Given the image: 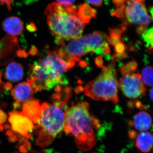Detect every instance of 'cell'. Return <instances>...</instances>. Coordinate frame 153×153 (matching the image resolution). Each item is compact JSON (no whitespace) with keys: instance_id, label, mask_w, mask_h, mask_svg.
Masks as SVG:
<instances>
[{"instance_id":"cell-1","label":"cell","mask_w":153,"mask_h":153,"mask_svg":"<svg viewBox=\"0 0 153 153\" xmlns=\"http://www.w3.org/2000/svg\"><path fill=\"white\" fill-rule=\"evenodd\" d=\"M67 61L60 55L58 49L48 50L45 55L29 66L28 83L33 90H49L55 86L68 84L65 73L69 69Z\"/></svg>"},{"instance_id":"cell-2","label":"cell","mask_w":153,"mask_h":153,"mask_svg":"<svg viewBox=\"0 0 153 153\" xmlns=\"http://www.w3.org/2000/svg\"><path fill=\"white\" fill-rule=\"evenodd\" d=\"M100 126L99 121L90 114L89 104L86 102H79L65 111L63 129L66 133L74 137L80 150H89L95 146L94 129Z\"/></svg>"},{"instance_id":"cell-3","label":"cell","mask_w":153,"mask_h":153,"mask_svg":"<svg viewBox=\"0 0 153 153\" xmlns=\"http://www.w3.org/2000/svg\"><path fill=\"white\" fill-rule=\"evenodd\" d=\"M76 11L73 5L64 6L53 2L47 6L45 10L47 24L58 45L81 36L85 25L77 17Z\"/></svg>"},{"instance_id":"cell-4","label":"cell","mask_w":153,"mask_h":153,"mask_svg":"<svg viewBox=\"0 0 153 153\" xmlns=\"http://www.w3.org/2000/svg\"><path fill=\"white\" fill-rule=\"evenodd\" d=\"M109 37L104 33L95 32L69 40L68 43H63L57 49L70 68L80 60L82 56L89 52L103 56L109 54Z\"/></svg>"},{"instance_id":"cell-5","label":"cell","mask_w":153,"mask_h":153,"mask_svg":"<svg viewBox=\"0 0 153 153\" xmlns=\"http://www.w3.org/2000/svg\"><path fill=\"white\" fill-rule=\"evenodd\" d=\"M52 104L47 102L41 105V111L38 126L40 128L37 143L41 146L50 144L62 131L65 121V111L68 108L67 102L55 100Z\"/></svg>"},{"instance_id":"cell-6","label":"cell","mask_w":153,"mask_h":153,"mask_svg":"<svg viewBox=\"0 0 153 153\" xmlns=\"http://www.w3.org/2000/svg\"><path fill=\"white\" fill-rule=\"evenodd\" d=\"M102 72L83 88L85 95L94 100L118 102V82L114 64L102 66Z\"/></svg>"},{"instance_id":"cell-7","label":"cell","mask_w":153,"mask_h":153,"mask_svg":"<svg viewBox=\"0 0 153 153\" xmlns=\"http://www.w3.org/2000/svg\"><path fill=\"white\" fill-rule=\"evenodd\" d=\"M145 0H125L119 6L114 14L117 16H123L129 23L136 25H146L152 22L144 4Z\"/></svg>"},{"instance_id":"cell-8","label":"cell","mask_w":153,"mask_h":153,"mask_svg":"<svg viewBox=\"0 0 153 153\" xmlns=\"http://www.w3.org/2000/svg\"><path fill=\"white\" fill-rule=\"evenodd\" d=\"M123 76L119 80L118 85L126 97L136 99L145 95L146 88L140 74L132 72Z\"/></svg>"},{"instance_id":"cell-9","label":"cell","mask_w":153,"mask_h":153,"mask_svg":"<svg viewBox=\"0 0 153 153\" xmlns=\"http://www.w3.org/2000/svg\"><path fill=\"white\" fill-rule=\"evenodd\" d=\"M9 121L13 131L23 136L30 137L29 133L34 128L32 120L22 112L16 111L9 113Z\"/></svg>"},{"instance_id":"cell-10","label":"cell","mask_w":153,"mask_h":153,"mask_svg":"<svg viewBox=\"0 0 153 153\" xmlns=\"http://www.w3.org/2000/svg\"><path fill=\"white\" fill-rule=\"evenodd\" d=\"M34 90L27 82L19 83L11 91L14 99L19 102H27L32 100L34 97Z\"/></svg>"},{"instance_id":"cell-11","label":"cell","mask_w":153,"mask_h":153,"mask_svg":"<svg viewBox=\"0 0 153 153\" xmlns=\"http://www.w3.org/2000/svg\"><path fill=\"white\" fill-rule=\"evenodd\" d=\"M22 113L28 117L35 124L40 119L42 107L38 100H31L25 102L22 107Z\"/></svg>"},{"instance_id":"cell-12","label":"cell","mask_w":153,"mask_h":153,"mask_svg":"<svg viewBox=\"0 0 153 153\" xmlns=\"http://www.w3.org/2000/svg\"><path fill=\"white\" fill-rule=\"evenodd\" d=\"M4 30L10 36H19L24 30V24L22 20L16 17H11L5 19L3 22Z\"/></svg>"},{"instance_id":"cell-13","label":"cell","mask_w":153,"mask_h":153,"mask_svg":"<svg viewBox=\"0 0 153 153\" xmlns=\"http://www.w3.org/2000/svg\"><path fill=\"white\" fill-rule=\"evenodd\" d=\"M152 118L150 115L144 111L138 113L134 116L131 123L135 128L140 131H146L151 128Z\"/></svg>"},{"instance_id":"cell-14","label":"cell","mask_w":153,"mask_h":153,"mask_svg":"<svg viewBox=\"0 0 153 153\" xmlns=\"http://www.w3.org/2000/svg\"><path fill=\"white\" fill-rule=\"evenodd\" d=\"M24 76V69L22 65L16 62H11L6 68L5 77L12 82H18Z\"/></svg>"},{"instance_id":"cell-15","label":"cell","mask_w":153,"mask_h":153,"mask_svg":"<svg viewBox=\"0 0 153 153\" xmlns=\"http://www.w3.org/2000/svg\"><path fill=\"white\" fill-rule=\"evenodd\" d=\"M136 146L143 152H150L153 146L152 134L149 132H142L139 134L136 141Z\"/></svg>"},{"instance_id":"cell-16","label":"cell","mask_w":153,"mask_h":153,"mask_svg":"<svg viewBox=\"0 0 153 153\" xmlns=\"http://www.w3.org/2000/svg\"><path fill=\"white\" fill-rule=\"evenodd\" d=\"M76 9L77 17L85 25L96 16L95 10L85 4L79 5Z\"/></svg>"},{"instance_id":"cell-17","label":"cell","mask_w":153,"mask_h":153,"mask_svg":"<svg viewBox=\"0 0 153 153\" xmlns=\"http://www.w3.org/2000/svg\"><path fill=\"white\" fill-rule=\"evenodd\" d=\"M141 79L143 82L148 86L153 85V68L152 66L145 67L142 71Z\"/></svg>"},{"instance_id":"cell-18","label":"cell","mask_w":153,"mask_h":153,"mask_svg":"<svg viewBox=\"0 0 153 153\" xmlns=\"http://www.w3.org/2000/svg\"><path fill=\"white\" fill-rule=\"evenodd\" d=\"M142 37L146 44V47L149 48L150 50L152 49L153 28H151L145 31L142 34Z\"/></svg>"},{"instance_id":"cell-19","label":"cell","mask_w":153,"mask_h":153,"mask_svg":"<svg viewBox=\"0 0 153 153\" xmlns=\"http://www.w3.org/2000/svg\"><path fill=\"white\" fill-rule=\"evenodd\" d=\"M137 64L134 61L131 62L125 66H123L121 68V73L122 75L134 72L136 71Z\"/></svg>"},{"instance_id":"cell-20","label":"cell","mask_w":153,"mask_h":153,"mask_svg":"<svg viewBox=\"0 0 153 153\" xmlns=\"http://www.w3.org/2000/svg\"><path fill=\"white\" fill-rule=\"evenodd\" d=\"M57 3L61 5L69 6L73 5L75 0H56Z\"/></svg>"},{"instance_id":"cell-21","label":"cell","mask_w":153,"mask_h":153,"mask_svg":"<svg viewBox=\"0 0 153 153\" xmlns=\"http://www.w3.org/2000/svg\"><path fill=\"white\" fill-rule=\"evenodd\" d=\"M86 1L93 5L96 7H100L102 5L103 0H86Z\"/></svg>"},{"instance_id":"cell-22","label":"cell","mask_w":153,"mask_h":153,"mask_svg":"<svg viewBox=\"0 0 153 153\" xmlns=\"http://www.w3.org/2000/svg\"><path fill=\"white\" fill-rule=\"evenodd\" d=\"M7 120V115L5 113L0 109V125L4 123Z\"/></svg>"},{"instance_id":"cell-23","label":"cell","mask_w":153,"mask_h":153,"mask_svg":"<svg viewBox=\"0 0 153 153\" xmlns=\"http://www.w3.org/2000/svg\"><path fill=\"white\" fill-rule=\"evenodd\" d=\"M13 0H0V5H6L9 10H11V4Z\"/></svg>"},{"instance_id":"cell-24","label":"cell","mask_w":153,"mask_h":153,"mask_svg":"<svg viewBox=\"0 0 153 153\" xmlns=\"http://www.w3.org/2000/svg\"><path fill=\"white\" fill-rule=\"evenodd\" d=\"M95 63L99 67H102L103 62H102V58L101 56H99L98 57L96 58L95 60Z\"/></svg>"},{"instance_id":"cell-25","label":"cell","mask_w":153,"mask_h":153,"mask_svg":"<svg viewBox=\"0 0 153 153\" xmlns=\"http://www.w3.org/2000/svg\"><path fill=\"white\" fill-rule=\"evenodd\" d=\"M9 140L11 143L16 142V141L18 140V138H17L16 136L14 135L13 134V135L9 137Z\"/></svg>"},{"instance_id":"cell-26","label":"cell","mask_w":153,"mask_h":153,"mask_svg":"<svg viewBox=\"0 0 153 153\" xmlns=\"http://www.w3.org/2000/svg\"><path fill=\"white\" fill-rule=\"evenodd\" d=\"M125 0H113L114 2L117 5L119 6L121 5L122 4L124 3Z\"/></svg>"},{"instance_id":"cell-27","label":"cell","mask_w":153,"mask_h":153,"mask_svg":"<svg viewBox=\"0 0 153 153\" xmlns=\"http://www.w3.org/2000/svg\"><path fill=\"white\" fill-rule=\"evenodd\" d=\"M37 52V49L36 47H32V49L30 50V53L32 55H36Z\"/></svg>"},{"instance_id":"cell-28","label":"cell","mask_w":153,"mask_h":153,"mask_svg":"<svg viewBox=\"0 0 153 153\" xmlns=\"http://www.w3.org/2000/svg\"><path fill=\"white\" fill-rule=\"evenodd\" d=\"M24 146L27 149H30L31 148V144H30V143L27 140H25L24 141Z\"/></svg>"},{"instance_id":"cell-29","label":"cell","mask_w":153,"mask_h":153,"mask_svg":"<svg viewBox=\"0 0 153 153\" xmlns=\"http://www.w3.org/2000/svg\"><path fill=\"white\" fill-rule=\"evenodd\" d=\"M20 151L21 152L23 153H26L27 152V149L24 146H21L20 147Z\"/></svg>"},{"instance_id":"cell-30","label":"cell","mask_w":153,"mask_h":153,"mask_svg":"<svg viewBox=\"0 0 153 153\" xmlns=\"http://www.w3.org/2000/svg\"><path fill=\"white\" fill-rule=\"evenodd\" d=\"M18 55L19 57H25V55H27V54L25 51H21L18 52Z\"/></svg>"},{"instance_id":"cell-31","label":"cell","mask_w":153,"mask_h":153,"mask_svg":"<svg viewBox=\"0 0 153 153\" xmlns=\"http://www.w3.org/2000/svg\"><path fill=\"white\" fill-rule=\"evenodd\" d=\"M21 106V103H20V102H19L16 101V102L14 103V107L15 109H16V108H20Z\"/></svg>"},{"instance_id":"cell-32","label":"cell","mask_w":153,"mask_h":153,"mask_svg":"<svg viewBox=\"0 0 153 153\" xmlns=\"http://www.w3.org/2000/svg\"><path fill=\"white\" fill-rule=\"evenodd\" d=\"M11 87H12V85H11V83H9V82H8L5 85V88L7 89V90L10 89Z\"/></svg>"},{"instance_id":"cell-33","label":"cell","mask_w":153,"mask_h":153,"mask_svg":"<svg viewBox=\"0 0 153 153\" xmlns=\"http://www.w3.org/2000/svg\"><path fill=\"white\" fill-rule=\"evenodd\" d=\"M7 133V135L9 137L13 135V133L10 130L8 131Z\"/></svg>"},{"instance_id":"cell-34","label":"cell","mask_w":153,"mask_h":153,"mask_svg":"<svg viewBox=\"0 0 153 153\" xmlns=\"http://www.w3.org/2000/svg\"><path fill=\"white\" fill-rule=\"evenodd\" d=\"M150 97L151 100H152L153 99V88H151L150 91Z\"/></svg>"}]
</instances>
